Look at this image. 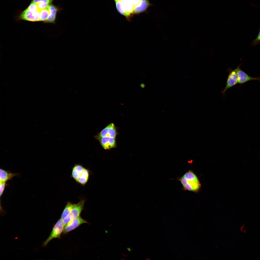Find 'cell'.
I'll return each mask as SVG.
<instances>
[{"instance_id": "cell-18", "label": "cell", "mask_w": 260, "mask_h": 260, "mask_svg": "<svg viewBox=\"0 0 260 260\" xmlns=\"http://www.w3.org/2000/svg\"><path fill=\"white\" fill-rule=\"evenodd\" d=\"M39 10V21H43L44 22L47 20L49 15L48 7L47 8Z\"/></svg>"}, {"instance_id": "cell-12", "label": "cell", "mask_w": 260, "mask_h": 260, "mask_svg": "<svg viewBox=\"0 0 260 260\" xmlns=\"http://www.w3.org/2000/svg\"><path fill=\"white\" fill-rule=\"evenodd\" d=\"M19 175V174L11 172L2 169H0V182H6L11 180L13 177Z\"/></svg>"}, {"instance_id": "cell-2", "label": "cell", "mask_w": 260, "mask_h": 260, "mask_svg": "<svg viewBox=\"0 0 260 260\" xmlns=\"http://www.w3.org/2000/svg\"><path fill=\"white\" fill-rule=\"evenodd\" d=\"M64 226L63 220L61 218L57 221L54 226L50 235L43 242L42 246L43 247H46L49 242L54 238L59 239L61 233H63Z\"/></svg>"}, {"instance_id": "cell-15", "label": "cell", "mask_w": 260, "mask_h": 260, "mask_svg": "<svg viewBox=\"0 0 260 260\" xmlns=\"http://www.w3.org/2000/svg\"><path fill=\"white\" fill-rule=\"evenodd\" d=\"M116 3V7L118 11L120 14L124 16L128 20H130L133 15L129 14L125 10L122 1L120 0Z\"/></svg>"}, {"instance_id": "cell-4", "label": "cell", "mask_w": 260, "mask_h": 260, "mask_svg": "<svg viewBox=\"0 0 260 260\" xmlns=\"http://www.w3.org/2000/svg\"><path fill=\"white\" fill-rule=\"evenodd\" d=\"M117 135V129L114 124L111 123L108 124L96 135L94 137L98 140L104 137L116 138Z\"/></svg>"}, {"instance_id": "cell-16", "label": "cell", "mask_w": 260, "mask_h": 260, "mask_svg": "<svg viewBox=\"0 0 260 260\" xmlns=\"http://www.w3.org/2000/svg\"><path fill=\"white\" fill-rule=\"evenodd\" d=\"M120 0L122 2L123 7L126 12L129 14L132 15V13L135 7L131 0Z\"/></svg>"}, {"instance_id": "cell-6", "label": "cell", "mask_w": 260, "mask_h": 260, "mask_svg": "<svg viewBox=\"0 0 260 260\" xmlns=\"http://www.w3.org/2000/svg\"><path fill=\"white\" fill-rule=\"evenodd\" d=\"M39 12L38 11L32 12L27 8L22 12L18 18V19L32 22L39 21Z\"/></svg>"}, {"instance_id": "cell-25", "label": "cell", "mask_w": 260, "mask_h": 260, "mask_svg": "<svg viewBox=\"0 0 260 260\" xmlns=\"http://www.w3.org/2000/svg\"><path fill=\"white\" fill-rule=\"evenodd\" d=\"M140 86L142 88H144L145 87V84H143V83H141L140 84Z\"/></svg>"}, {"instance_id": "cell-26", "label": "cell", "mask_w": 260, "mask_h": 260, "mask_svg": "<svg viewBox=\"0 0 260 260\" xmlns=\"http://www.w3.org/2000/svg\"><path fill=\"white\" fill-rule=\"evenodd\" d=\"M127 249L130 252L132 251V249L130 247H127Z\"/></svg>"}, {"instance_id": "cell-8", "label": "cell", "mask_w": 260, "mask_h": 260, "mask_svg": "<svg viewBox=\"0 0 260 260\" xmlns=\"http://www.w3.org/2000/svg\"><path fill=\"white\" fill-rule=\"evenodd\" d=\"M237 76L238 83L243 84L251 80L260 81V77L253 78L249 76L242 70L240 68V65L236 68Z\"/></svg>"}, {"instance_id": "cell-28", "label": "cell", "mask_w": 260, "mask_h": 260, "mask_svg": "<svg viewBox=\"0 0 260 260\" xmlns=\"http://www.w3.org/2000/svg\"><path fill=\"white\" fill-rule=\"evenodd\" d=\"M114 0V1H115V2H116L117 1H119V0Z\"/></svg>"}, {"instance_id": "cell-10", "label": "cell", "mask_w": 260, "mask_h": 260, "mask_svg": "<svg viewBox=\"0 0 260 260\" xmlns=\"http://www.w3.org/2000/svg\"><path fill=\"white\" fill-rule=\"evenodd\" d=\"M48 7L49 15L47 20L44 22V23L55 24L57 14L61 9L59 7L52 4L49 5Z\"/></svg>"}, {"instance_id": "cell-13", "label": "cell", "mask_w": 260, "mask_h": 260, "mask_svg": "<svg viewBox=\"0 0 260 260\" xmlns=\"http://www.w3.org/2000/svg\"><path fill=\"white\" fill-rule=\"evenodd\" d=\"M84 168L83 166L79 164H75L72 169L71 177L76 182L80 176Z\"/></svg>"}, {"instance_id": "cell-23", "label": "cell", "mask_w": 260, "mask_h": 260, "mask_svg": "<svg viewBox=\"0 0 260 260\" xmlns=\"http://www.w3.org/2000/svg\"><path fill=\"white\" fill-rule=\"evenodd\" d=\"M260 41V30L259 31V32L258 35V36H257L256 38L254 41L253 42V43L254 44H255L259 42Z\"/></svg>"}, {"instance_id": "cell-22", "label": "cell", "mask_w": 260, "mask_h": 260, "mask_svg": "<svg viewBox=\"0 0 260 260\" xmlns=\"http://www.w3.org/2000/svg\"><path fill=\"white\" fill-rule=\"evenodd\" d=\"M54 0H32L31 2L37 4L41 1H46L49 3L50 4L52 3Z\"/></svg>"}, {"instance_id": "cell-11", "label": "cell", "mask_w": 260, "mask_h": 260, "mask_svg": "<svg viewBox=\"0 0 260 260\" xmlns=\"http://www.w3.org/2000/svg\"><path fill=\"white\" fill-rule=\"evenodd\" d=\"M152 4L149 0H141L140 3L134 8L132 14H138L145 11Z\"/></svg>"}, {"instance_id": "cell-27", "label": "cell", "mask_w": 260, "mask_h": 260, "mask_svg": "<svg viewBox=\"0 0 260 260\" xmlns=\"http://www.w3.org/2000/svg\"><path fill=\"white\" fill-rule=\"evenodd\" d=\"M122 255H123V256H124V257L127 256L128 255V254L125 255L124 253Z\"/></svg>"}, {"instance_id": "cell-17", "label": "cell", "mask_w": 260, "mask_h": 260, "mask_svg": "<svg viewBox=\"0 0 260 260\" xmlns=\"http://www.w3.org/2000/svg\"><path fill=\"white\" fill-rule=\"evenodd\" d=\"M74 205L70 202L67 203L62 214L61 218L63 220L69 214Z\"/></svg>"}, {"instance_id": "cell-14", "label": "cell", "mask_w": 260, "mask_h": 260, "mask_svg": "<svg viewBox=\"0 0 260 260\" xmlns=\"http://www.w3.org/2000/svg\"><path fill=\"white\" fill-rule=\"evenodd\" d=\"M90 173V172L89 170L85 168L76 182L81 185H85L88 181Z\"/></svg>"}, {"instance_id": "cell-19", "label": "cell", "mask_w": 260, "mask_h": 260, "mask_svg": "<svg viewBox=\"0 0 260 260\" xmlns=\"http://www.w3.org/2000/svg\"><path fill=\"white\" fill-rule=\"evenodd\" d=\"M39 10H40L47 8L50 4L49 3L44 1H41L36 4Z\"/></svg>"}, {"instance_id": "cell-20", "label": "cell", "mask_w": 260, "mask_h": 260, "mask_svg": "<svg viewBox=\"0 0 260 260\" xmlns=\"http://www.w3.org/2000/svg\"><path fill=\"white\" fill-rule=\"evenodd\" d=\"M27 8L32 12H35L39 10L37 4L32 2H31Z\"/></svg>"}, {"instance_id": "cell-1", "label": "cell", "mask_w": 260, "mask_h": 260, "mask_svg": "<svg viewBox=\"0 0 260 260\" xmlns=\"http://www.w3.org/2000/svg\"><path fill=\"white\" fill-rule=\"evenodd\" d=\"M183 187L186 190L195 192L198 191L201 184L196 175L191 170L185 173L179 179Z\"/></svg>"}, {"instance_id": "cell-24", "label": "cell", "mask_w": 260, "mask_h": 260, "mask_svg": "<svg viewBox=\"0 0 260 260\" xmlns=\"http://www.w3.org/2000/svg\"><path fill=\"white\" fill-rule=\"evenodd\" d=\"M141 0H131V1L135 7L137 6L140 2Z\"/></svg>"}, {"instance_id": "cell-3", "label": "cell", "mask_w": 260, "mask_h": 260, "mask_svg": "<svg viewBox=\"0 0 260 260\" xmlns=\"http://www.w3.org/2000/svg\"><path fill=\"white\" fill-rule=\"evenodd\" d=\"M85 201L82 199L77 204H75L70 213L63 220L65 227L71 220L79 216L83 209Z\"/></svg>"}, {"instance_id": "cell-30", "label": "cell", "mask_w": 260, "mask_h": 260, "mask_svg": "<svg viewBox=\"0 0 260 260\" xmlns=\"http://www.w3.org/2000/svg\"></svg>"}, {"instance_id": "cell-21", "label": "cell", "mask_w": 260, "mask_h": 260, "mask_svg": "<svg viewBox=\"0 0 260 260\" xmlns=\"http://www.w3.org/2000/svg\"><path fill=\"white\" fill-rule=\"evenodd\" d=\"M6 185V182H0V197H1Z\"/></svg>"}, {"instance_id": "cell-5", "label": "cell", "mask_w": 260, "mask_h": 260, "mask_svg": "<svg viewBox=\"0 0 260 260\" xmlns=\"http://www.w3.org/2000/svg\"><path fill=\"white\" fill-rule=\"evenodd\" d=\"M229 74L227 79L225 87L221 92L223 95H225L226 91L229 88L238 83L236 69L233 70L229 68L228 70Z\"/></svg>"}, {"instance_id": "cell-7", "label": "cell", "mask_w": 260, "mask_h": 260, "mask_svg": "<svg viewBox=\"0 0 260 260\" xmlns=\"http://www.w3.org/2000/svg\"><path fill=\"white\" fill-rule=\"evenodd\" d=\"M88 222L79 216L70 221L64 228L63 233L66 234L75 229L81 224Z\"/></svg>"}, {"instance_id": "cell-9", "label": "cell", "mask_w": 260, "mask_h": 260, "mask_svg": "<svg viewBox=\"0 0 260 260\" xmlns=\"http://www.w3.org/2000/svg\"><path fill=\"white\" fill-rule=\"evenodd\" d=\"M100 145L106 150H110L117 146L116 138L109 137H104L98 140Z\"/></svg>"}, {"instance_id": "cell-29", "label": "cell", "mask_w": 260, "mask_h": 260, "mask_svg": "<svg viewBox=\"0 0 260 260\" xmlns=\"http://www.w3.org/2000/svg\"><path fill=\"white\" fill-rule=\"evenodd\" d=\"M125 260V259H121V260Z\"/></svg>"}]
</instances>
